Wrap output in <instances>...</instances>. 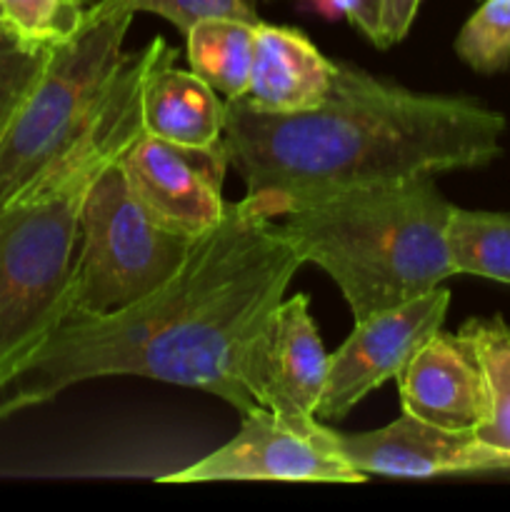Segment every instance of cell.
Returning <instances> with one entry per match:
<instances>
[{"instance_id":"obj_1","label":"cell","mask_w":510,"mask_h":512,"mask_svg":"<svg viewBox=\"0 0 510 512\" xmlns=\"http://www.w3.org/2000/svg\"><path fill=\"white\" fill-rule=\"evenodd\" d=\"M300 268L263 205L228 203L168 283L113 313L63 320L0 388V420L115 375L203 390L248 413L255 343Z\"/></svg>"},{"instance_id":"obj_2","label":"cell","mask_w":510,"mask_h":512,"mask_svg":"<svg viewBox=\"0 0 510 512\" xmlns=\"http://www.w3.org/2000/svg\"><path fill=\"white\" fill-rule=\"evenodd\" d=\"M505 128L468 95L418 93L338 60L325 100L303 113L225 100L223 143L245 195L278 218L360 185L485 168L503 153Z\"/></svg>"},{"instance_id":"obj_3","label":"cell","mask_w":510,"mask_h":512,"mask_svg":"<svg viewBox=\"0 0 510 512\" xmlns=\"http://www.w3.org/2000/svg\"><path fill=\"white\" fill-rule=\"evenodd\" d=\"M145 63L148 45L125 53L80 138L0 208V388L63 323L88 190L143 135Z\"/></svg>"},{"instance_id":"obj_4","label":"cell","mask_w":510,"mask_h":512,"mask_svg":"<svg viewBox=\"0 0 510 512\" xmlns=\"http://www.w3.org/2000/svg\"><path fill=\"white\" fill-rule=\"evenodd\" d=\"M453 208L435 178H403L300 200L275 220L303 265L328 273L363 320L453 278Z\"/></svg>"},{"instance_id":"obj_5","label":"cell","mask_w":510,"mask_h":512,"mask_svg":"<svg viewBox=\"0 0 510 512\" xmlns=\"http://www.w3.org/2000/svg\"><path fill=\"white\" fill-rule=\"evenodd\" d=\"M135 13L118 0L88 5L83 28L50 53L43 75L0 138V208L38 180L98 113L125 58Z\"/></svg>"},{"instance_id":"obj_6","label":"cell","mask_w":510,"mask_h":512,"mask_svg":"<svg viewBox=\"0 0 510 512\" xmlns=\"http://www.w3.org/2000/svg\"><path fill=\"white\" fill-rule=\"evenodd\" d=\"M200 238L160 223L133 193L118 160L85 198L63 320L113 313L145 298L183 268Z\"/></svg>"},{"instance_id":"obj_7","label":"cell","mask_w":510,"mask_h":512,"mask_svg":"<svg viewBox=\"0 0 510 512\" xmlns=\"http://www.w3.org/2000/svg\"><path fill=\"white\" fill-rule=\"evenodd\" d=\"M225 480H290V483H365L345 460L338 430L315 415H283L255 405L240 415V428L218 450L175 473L160 475L163 485L225 483Z\"/></svg>"},{"instance_id":"obj_8","label":"cell","mask_w":510,"mask_h":512,"mask_svg":"<svg viewBox=\"0 0 510 512\" xmlns=\"http://www.w3.org/2000/svg\"><path fill=\"white\" fill-rule=\"evenodd\" d=\"M450 308V290L443 285L430 293L355 320L353 330L328 358V375L315 418L338 423L360 400L388 380L398 378L410 355L438 330Z\"/></svg>"},{"instance_id":"obj_9","label":"cell","mask_w":510,"mask_h":512,"mask_svg":"<svg viewBox=\"0 0 510 512\" xmlns=\"http://www.w3.org/2000/svg\"><path fill=\"white\" fill-rule=\"evenodd\" d=\"M140 203L178 233H210L225 215L223 180L230 168L225 143L185 148L143 133L120 158Z\"/></svg>"},{"instance_id":"obj_10","label":"cell","mask_w":510,"mask_h":512,"mask_svg":"<svg viewBox=\"0 0 510 512\" xmlns=\"http://www.w3.org/2000/svg\"><path fill=\"white\" fill-rule=\"evenodd\" d=\"M328 358L308 295L283 298L255 343L248 390L263 408L283 415H315L328 375Z\"/></svg>"},{"instance_id":"obj_11","label":"cell","mask_w":510,"mask_h":512,"mask_svg":"<svg viewBox=\"0 0 510 512\" xmlns=\"http://www.w3.org/2000/svg\"><path fill=\"white\" fill-rule=\"evenodd\" d=\"M340 453L363 475L438 478V475H498L500 460L478 443L473 430H445L400 415L365 433H338Z\"/></svg>"},{"instance_id":"obj_12","label":"cell","mask_w":510,"mask_h":512,"mask_svg":"<svg viewBox=\"0 0 510 512\" xmlns=\"http://www.w3.org/2000/svg\"><path fill=\"white\" fill-rule=\"evenodd\" d=\"M405 415L445 430H475L488 410L483 370L460 333L430 335L398 373Z\"/></svg>"},{"instance_id":"obj_13","label":"cell","mask_w":510,"mask_h":512,"mask_svg":"<svg viewBox=\"0 0 510 512\" xmlns=\"http://www.w3.org/2000/svg\"><path fill=\"white\" fill-rule=\"evenodd\" d=\"M143 133L185 148H210L223 140L225 100L193 70L178 68V50L153 38L140 85Z\"/></svg>"},{"instance_id":"obj_14","label":"cell","mask_w":510,"mask_h":512,"mask_svg":"<svg viewBox=\"0 0 510 512\" xmlns=\"http://www.w3.org/2000/svg\"><path fill=\"white\" fill-rule=\"evenodd\" d=\"M338 60H330L300 28L255 25L248 95L270 113H303L325 100Z\"/></svg>"},{"instance_id":"obj_15","label":"cell","mask_w":510,"mask_h":512,"mask_svg":"<svg viewBox=\"0 0 510 512\" xmlns=\"http://www.w3.org/2000/svg\"><path fill=\"white\" fill-rule=\"evenodd\" d=\"M478 358L488 390V410L473 435L500 460L498 475L510 478V325L503 315L470 318L458 328Z\"/></svg>"},{"instance_id":"obj_16","label":"cell","mask_w":510,"mask_h":512,"mask_svg":"<svg viewBox=\"0 0 510 512\" xmlns=\"http://www.w3.org/2000/svg\"><path fill=\"white\" fill-rule=\"evenodd\" d=\"M258 23L238 18H203L185 33L190 70L223 93L225 100L248 95Z\"/></svg>"},{"instance_id":"obj_17","label":"cell","mask_w":510,"mask_h":512,"mask_svg":"<svg viewBox=\"0 0 510 512\" xmlns=\"http://www.w3.org/2000/svg\"><path fill=\"white\" fill-rule=\"evenodd\" d=\"M455 275L510 285V213L455 205L448 228Z\"/></svg>"},{"instance_id":"obj_18","label":"cell","mask_w":510,"mask_h":512,"mask_svg":"<svg viewBox=\"0 0 510 512\" xmlns=\"http://www.w3.org/2000/svg\"><path fill=\"white\" fill-rule=\"evenodd\" d=\"M83 0H0L10 35L30 48H58L85 23Z\"/></svg>"},{"instance_id":"obj_19","label":"cell","mask_w":510,"mask_h":512,"mask_svg":"<svg viewBox=\"0 0 510 512\" xmlns=\"http://www.w3.org/2000/svg\"><path fill=\"white\" fill-rule=\"evenodd\" d=\"M455 55L480 75L510 68V0H483L455 35Z\"/></svg>"},{"instance_id":"obj_20","label":"cell","mask_w":510,"mask_h":512,"mask_svg":"<svg viewBox=\"0 0 510 512\" xmlns=\"http://www.w3.org/2000/svg\"><path fill=\"white\" fill-rule=\"evenodd\" d=\"M50 53V48H30L13 35H0V138L43 75Z\"/></svg>"},{"instance_id":"obj_21","label":"cell","mask_w":510,"mask_h":512,"mask_svg":"<svg viewBox=\"0 0 510 512\" xmlns=\"http://www.w3.org/2000/svg\"><path fill=\"white\" fill-rule=\"evenodd\" d=\"M133 13H153L188 33L203 18H238L258 23L253 0H118Z\"/></svg>"},{"instance_id":"obj_22","label":"cell","mask_w":510,"mask_h":512,"mask_svg":"<svg viewBox=\"0 0 510 512\" xmlns=\"http://www.w3.org/2000/svg\"><path fill=\"white\" fill-rule=\"evenodd\" d=\"M423 0H380L378 30H375L373 45L378 48H393L410 33Z\"/></svg>"},{"instance_id":"obj_23","label":"cell","mask_w":510,"mask_h":512,"mask_svg":"<svg viewBox=\"0 0 510 512\" xmlns=\"http://www.w3.org/2000/svg\"><path fill=\"white\" fill-rule=\"evenodd\" d=\"M378 13H380V0H365V38L373 43L375 30H378Z\"/></svg>"},{"instance_id":"obj_24","label":"cell","mask_w":510,"mask_h":512,"mask_svg":"<svg viewBox=\"0 0 510 512\" xmlns=\"http://www.w3.org/2000/svg\"><path fill=\"white\" fill-rule=\"evenodd\" d=\"M0 35H10V30H8V25H5L3 15H0Z\"/></svg>"}]
</instances>
